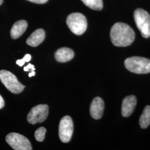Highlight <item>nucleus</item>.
<instances>
[{"mask_svg":"<svg viewBox=\"0 0 150 150\" xmlns=\"http://www.w3.org/2000/svg\"><path fill=\"white\" fill-rule=\"evenodd\" d=\"M110 38L115 46L126 47L134 41L135 33L128 25L122 22H117L111 28Z\"/></svg>","mask_w":150,"mask_h":150,"instance_id":"nucleus-1","label":"nucleus"},{"mask_svg":"<svg viewBox=\"0 0 150 150\" xmlns=\"http://www.w3.org/2000/svg\"><path fill=\"white\" fill-rule=\"evenodd\" d=\"M125 66L129 71L137 74L150 72V59L142 57L134 56L125 61Z\"/></svg>","mask_w":150,"mask_h":150,"instance_id":"nucleus-2","label":"nucleus"},{"mask_svg":"<svg viewBox=\"0 0 150 150\" xmlns=\"http://www.w3.org/2000/svg\"><path fill=\"white\" fill-rule=\"evenodd\" d=\"M67 25L70 30L76 35H81L86 31L87 22L86 17L81 13H72L67 18Z\"/></svg>","mask_w":150,"mask_h":150,"instance_id":"nucleus-3","label":"nucleus"},{"mask_svg":"<svg viewBox=\"0 0 150 150\" xmlns=\"http://www.w3.org/2000/svg\"><path fill=\"white\" fill-rule=\"evenodd\" d=\"M134 19L142 36L146 38H150V14L142 8H138L134 11Z\"/></svg>","mask_w":150,"mask_h":150,"instance_id":"nucleus-4","label":"nucleus"},{"mask_svg":"<svg viewBox=\"0 0 150 150\" xmlns=\"http://www.w3.org/2000/svg\"><path fill=\"white\" fill-rule=\"evenodd\" d=\"M0 80L4 86L13 93H20L25 87L18 81L15 75L6 70L0 71Z\"/></svg>","mask_w":150,"mask_h":150,"instance_id":"nucleus-5","label":"nucleus"},{"mask_svg":"<svg viewBox=\"0 0 150 150\" xmlns=\"http://www.w3.org/2000/svg\"><path fill=\"white\" fill-rule=\"evenodd\" d=\"M8 145L15 150H31L32 146L26 137L17 133H10L6 137Z\"/></svg>","mask_w":150,"mask_h":150,"instance_id":"nucleus-6","label":"nucleus"},{"mask_svg":"<svg viewBox=\"0 0 150 150\" xmlns=\"http://www.w3.org/2000/svg\"><path fill=\"white\" fill-rule=\"evenodd\" d=\"M48 114V106L47 105H39L32 108L27 115V121L32 125L41 123L47 118Z\"/></svg>","mask_w":150,"mask_h":150,"instance_id":"nucleus-7","label":"nucleus"},{"mask_svg":"<svg viewBox=\"0 0 150 150\" xmlns=\"http://www.w3.org/2000/svg\"><path fill=\"white\" fill-rule=\"evenodd\" d=\"M74 132V123L72 118L66 116L61 120L59 125V139L62 142H70Z\"/></svg>","mask_w":150,"mask_h":150,"instance_id":"nucleus-8","label":"nucleus"},{"mask_svg":"<svg viewBox=\"0 0 150 150\" xmlns=\"http://www.w3.org/2000/svg\"><path fill=\"white\" fill-rule=\"evenodd\" d=\"M137 105V98L134 95L126 97L122 101L121 113L125 117H128L134 112Z\"/></svg>","mask_w":150,"mask_h":150,"instance_id":"nucleus-9","label":"nucleus"},{"mask_svg":"<svg viewBox=\"0 0 150 150\" xmlns=\"http://www.w3.org/2000/svg\"><path fill=\"white\" fill-rule=\"evenodd\" d=\"M105 108V103L102 98L97 97L93 99L90 106V114L91 116L96 120L102 117Z\"/></svg>","mask_w":150,"mask_h":150,"instance_id":"nucleus-10","label":"nucleus"},{"mask_svg":"<svg viewBox=\"0 0 150 150\" xmlns=\"http://www.w3.org/2000/svg\"><path fill=\"white\" fill-rule=\"evenodd\" d=\"M45 38V32L43 29L40 28L32 33L27 38L26 43L32 47H36L43 41Z\"/></svg>","mask_w":150,"mask_h":150,"instance_id":"nucleus-11","label":"nucleus"},{"mask_svg":"<svg viewBox=\"0 0 150 150\" xmlns=\"http://www.w3.org/2000/svg\"><path fill=\"white\" fill-rule=\"evenodd\" d=\"M54 57L56 61L59 62H67L74 58V52L67 47L59 48L56 52Z\"/></svg>","mask_w":150,"mask_h":150,"instance_id":"nucleus-12","label":"nucleus"},{"mask_svg":"<svg viewBox=\"0 0 150 150\" xmlns=\"http://www.w3.org/2000/svg\"><path fill=\"white\" fill-rule=\"evenodd\" d=\"M27 22L25 20H20L16 22L11 30V36L13 39L20 38L27 29Z\"/></svg>","mask_w":150,"mask_h":150,"instance_id":"nucleus-13","label":"nucleus"},{"mask_svg":"<svg viewBox=\"0 0 150 150\" xmlns=\"http://www.w3.org/2000/svg\"><path fill=\"white\" fill-rule=\"evenodd\" d=\"M140 127L142 129H146L150 125V106L145 107L139 120Z\"/></svg>","mask_w":150,"mask_h":150,"instance_id":"nucleus-14","label":"nucleus"},{"mask_svg":"<svg viewBox=\"0 0 150 150\" xmlns=\"http://www.w3.org/2000/svg\"><path fill=\"white\" fill-rule=\"evenodd\" d=\"M82 2L94 10L100 11L103 8V2L102 0H81Z\"/></svg>","mask_w":150,"mask_h":150,"instance_id":"nucleus-15","label":"nucleus"},{"mask_svg":"<svg viewBox=\"0 0 150 150\" xmlns=\"http://www.w3.org/2000/svg\"><path fill=\"white\" fill-rule=\"evenodd\" d=\"M46 132V129L45 127H41L38 129L35 133V136L36 139L39 142H42L45 139Z\"/></svg>","mask_w":150,"mask_h":150,"instance_id":"nucleus-16","label":"nucleus"},{"mask_svg":"<svg viewBox=\"0 0 150 150\" xmlns=\"http://www.w3.org/2000/svg\"><path fill=\"white\" fill-rule=\"evenodd\" d=\"M30 2H32L35 4H45L48 1V0H27Z\"/></svg>","mask_w":150,"mask_h":150,"instance_id":"nucleus-17","label":"nucleus"},{"mask_svg":"<svg viewBox=\"0 0 150 150\" xmlns=\"http://www.w3.org/2000/svg\"><path fill=\"white\" fill-rule=\"evenodd\" d=\"M23 59H24L25 62H28L31 59V56L30 54H26L23 58Z\"/></svg>","mask_w":150,"mask_h":150,"instance_id":"nucleus-18","label":"nucleus"},{"mask_svg":"<svg viewBox=\"0 0 150 150\" xmlns=\"http://www.w3.org/2000/svg\"><path fill=\"white\" fill-rule=\"evenodd\" d=\"M25 64V61H24V59H18L17 61H16V64H18V66H23L24 64Z\"/></svg>","mask_w":150,"mask_h":150,"instance_id":"nucleus-19","label":"nucleus"},{"mask_svg":"<svg viewBox=\"0 0 150 150\" xmlns=\"http://www.w3.org/2000/svg\"><path fill=\"white\" fill-rule=\"evenodd\" d=\"M5 105V101L3 99V98L0 95V109L2 108Z\"/></svg>","mask_w":150,"mask_h":150,"instance_id":"nucleus-20","label":"nucleus"},{"mask_svg":"<svg viewBox=\"0 0 150 150\" xmlns=\"http://www.w3.org/2000/svg\"><path fill=\"white\" fill-rule=\"evenodd\" d=\"M26 67H27V69H28L29 71L30 70H31V71H35V68L34 65H32L31 64H29Z\"/></svg>","mask_w":150,"mask_h":150,"instance_id":"nucleus-21","label":"nucleus"},{"mask_svg":"<svg viewBox=\"0 0 150 150\" xmlns=\"http://www.w3.org/2000/svg\"><path fill=\"white\" fill-rule=\"evenodd\" d=\"M35 75V72L34 71H32L31 72H30V73L29 74L28 76H29L30 77H31L32 76H34Z\"/></svg>","mask_w":150,"mask_h":150,"instance_id":"nucleus-22","label":"nucleus"},{"mask_svg":"<svg viewBox=\"0 0 150 150\" xmlns=\"http://www.w3.org/2000/svg\"><path fill=\"white\" fill-rule=\"evenodd\" d=\"M2 3H3V0H0V5H2Z\"/></svg>","mask_w":150,"mask_h":150,"instance_id":"nucleus-23","label":"nucleus"}]
</instances>
